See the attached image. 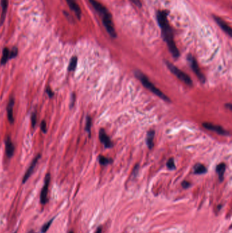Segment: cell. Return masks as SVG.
<instances>
[{
  "instance_id": "obj_24",
  "label": "cell",
  "mask_w": 232,
  "mask_h": 233,
  "mask_svg": "<svg viewBox=\"0 0 232 233\" xmlns=\"http://www.w3.org/2000/svg\"><path fill=\"white\" fill-rule=\"evenodd\" d=\"M10 53L11 59L16 57L18 55V49L16 48V47H13V48L12 49V50L10 51Z\"/></svg>"
},
{
  "instance_id": "obj_19",
  "label": "cell",
  "mask_w": 232,
  "mask_h": 233,
  "mask_svg": "<svg viewBox=\"0 0 232 233\" xmlns=\"http://www.w3.org/2000/svg\"><path fill=\"white\" fill-rule=\"evenodd\" d=\"M77 62H78V58H77V57L74 56V57H72L68 66L69 71H74V70L76 69L77 65Z\"/></svg>"
},
{
  "instance_id": "obj_22",
  "label": "cell",
  "mask_w": 232,
  "mask_h": 233,
  "mask_svg": "<svg viewBox=\"0 0 232 233\" xmlns=\"http://www.w3.org/2000/svg\"><path fill=\"white\" fill-rule=\"evenodd\" d=\"M166 165H167V167L169 170H174V169L176 168L174 160L173 158H170V159H169L167 162V164H166Z\"/></svg>"
},
{
  "instance_id": "obj_6",
  "label": "cell",
  "mask_w": 232,
  "mask_h": 233,
  "mask_svg": "<svg viewBox=\"0 0 232 233\" xmlns=\"http://www.w3.org/2000/svg\"><path fill=\"white\" fill-rule=\"evenodd\" d=\"M50 175L49 173L46 174L44 179V185L42 187L41 194H40V202L42 204H46L48 202V187L50 185Z\"/></svg>"
},
{
  "instance_id": "obj_26",
  "label": "cell",
  "mask_w": 232,
  "mask_h": 233,
  "mask_svg": "<svg viewBox=\"0 0 232 233\" xmlns=\"http://www.w3.org/2000/svg\"><path fill=\"white\" fill-rule=\"evenodd\" d=\"M41 129L42 131L44 133H46V130H47V128H46V123L45 121H42V123H41Z\"/></svg>"
},
{
  "instance_id": "obj_33",
  "label": "cell",
  "mask_w": 232,
  "mask_h": 233,
  "mask_svg": "<svg viewBox=\"0 0 232 233\" xmlns=\"http://www.w3.org/2000/svg\"><path fill=\"white\" fill-rule=\"evenodd\" d=\"M70 233H73V232H70Z\"/></svg>"
},
{
  "instance_id": "obj_7",
  "label": "cell",
  "mask_w": 232,
  "mask_h": 233,
  "mask_svg": "<svg viewBox=\"0 0 232 233\" xmlns=\"http://www.w3.org/2000/svg\"><path fill=\"white\" fill-rule=\"evenodd\" d=\"M40 157H41L40 154H37V156L35 157L34 159H33L32 162L31 163V164H30L29 167L27 170L24 176H23V183H25V182H26V181L28 180V179H29L30 176H31V175H32L33 172H34V171L35 167H36L37 162H38L39 159L40 158Z\"/></svg>"
},
{
  "instance_id": "obj_8",
  "label": "cell",
  "mask_w": 232,
  "mask_h": 233,
  "mask_svg": "<svg viewBox=\"0 0 232 233\" xmlns=\"http://www.w3.org/2000/svg\"><path fill=\"white\" fill-rule=\"evenodd\" d=\"M203 127L206 129H209V130L216 132L219 134V135H229L228 132H227L225 129H224L221 126H216V125H214V124L210 123H203Z\"/></svg>"
},
{
  "instance_id": "obj_15",
  "label": "cell",
  "mask_w": 232,
  "mask_h": 233,
  "mask_svg": "<svg viewBox=\"0 0 232 233\" xmlns=\"http://www.w3.org/2000/svg\"><path fill=\"white\" fill-rule=\"evenodd\" d=\"M225 169H226V165L225 163L219 164L216 168V172L218 173V175H219V181H221V182L223 180V175H224L225 171Z\"/></svg>"
},
{
  "instance_id": "obj_1",
  "label": "cell",
  "mask_w": 232,
  "mask_h": 233,
  "mask_svg": "<svg viewBox=\"0 0 232 233\" xmlns=\"http://www.w3.org/2000/svg\"><path fill=\"white\" fill-rule=\"evenodd\" d=\"M157 19L160 26L164 40L167 43L171 54L174 58L179 57L180 53L175 44L172 27L168 22L167 12L164 10L158 11L157 14Z\"/></svg>"
},
{
  "instance_id": "obj_31",
  "label": "cell",
  "mask_w": 232,
  "mask_h": 233,
  "mask_svg": "<svg viewBox=\"0 0 232 233\" xmlns=\"http://www.w3.org/2000/svg\"><path fill=\"white\" fill-rule=\"evenodd\" d=\"M102 228H101V227L98 228V229H97V231H96V232H95V233H102Z\"/></svg>"
},
{
  "instance_id": "obj_20",
  "label": "cell",
  "mask_w": 232,
  "mask_h": 233,
  "mask_svg": "<svg viewBox=\"0 0 232 233\" xmlns=\"http://www.w3.org/2000/svg\"><path fill=\"white\" fill-rule=\"evenodd\" d=\"M98 159H99L100 164L102 166H106L112 162L111 159L108 158V157L103 156V155H100L99 157H98Z\"/></svg>"
},
{
  "instance_id": "obj_4",
  "label": "cell",
  "mask_w": 232,
  "mask_h": 233,
  "mask_svg": "<svg viewBox=\"0 0 232 233\" xmlns=\"http://www.w3.org/2000/svg\"><path fill=\"white\" fill-rule=\"evenodd\" d=\"M165 64L167 65L168 69L170 70L172 73H173L176 76L182 81V82H184L185 84H187V85L189 86H192L193 85V81L191 79L188 75H187L186 73H184V72H182V70H180L176 66H175L174 64L171 63L169 62H165Z\"/></svg>"
},
{
  "instance_id": "obj_35",
  "label": "cell",
  "mask_w": 232,
  "mask_h": 233,
  "mask_svg": "<svg viewBox=\"0 0 232 233\" xmlns=\"http://www.w3.org/2000/svg\"><path fill=\"white\" fill-rule=\"evenodd\" d=\"M15 233H16V232H15Z\"/></svg>"
},
{
  "instance_id": "obj_14",
  "label": "cell",
  "mask_w": 232,
  "mask_h": 233,
  "mask_svg": "<svg viewBox=\"0 0 232 233\" xmlns=\"http://www.w3.org/2000/svg\"><path fill=\"white\" fill-rule=\"evenodd\" d=\"M154 135H155V132L154 131L151 129V130H149L148 132L147 135H146V144L148 147L149 148V149H152L153 147V140H154Z\"/></svg>"
},
{
  "instance_id": "obj_16",
  "label": "cell",
  "mask_w": 232,
  "mask_h": 233,
  "mask_svg": "<svg viewBox=\"0 0 232 233\" xmlns=\"http://www.w3.org/2000/svg\"><path fill=\"white\" fill-rule=\"evenodd\" d=\"M10 50L8 48H4L3 50V53H2V57L1 59V64L4 65L8 62L9 60H10Z\"/></svg>"
},
{
  "instance_id": "obj_28",
  "label": "cell",
  "mask_w": 232,
  "mask_h": 233,
  "mask_svg": "<svg viewBox=\"0 0 232 233\" xmlns=\"http://www.w3.org/2000/svg\"><path fill=\"white\" fill-rule=\"evenodd\" d=\"M130 1L138 7L142 6V3H141V1H140V0H130Z\"/></svg>"
},
{
  "instance_id": "obj_25",
  "label": "cell",
  "mask_w": 232,
  "mask_h": 233,
  "mask_svg": "<svg viewBox=\"0 0 232 233\" xmlns=\"http://www.w3.org/2000/svg\"><path fill=\"white\" fill-rule=\"evenodd\" d=\"M31 123H32V127L34 128L36 124V112H33L31 115Z\"/></svg>"
},
{
  "instance_id": "obj_9",
  "label": "cell",
  "mask_w": 232,
  "mask_h": 233,
  "mask_svg": "<svg viewBox=\"0 0 232 233\" xmlns=\"http://www.w3.org/2000/svg\"><path fill=\"white\" fill-rule=\"evenodd\" d=\"M214 18L215 21H216L217 23L219 25V27L221 28V29L223 30V31L226 33V34L228 35L229 37H231V29L227 23L221 17L217 16H214Z\"/></svg>"
},
{
  "instance_id": "obj_34",
  "label": "cell",
  "mask_w": 232,
  "mask_h": 233,
  "mask_svg": "<svg viewBox=\"0 0 232 233\" xmlns=\"http://www.w3.org/2000/svg\"><path fill=\"white\" fill-rule=\"evenodd\" d=\"M31 233H34V232H31Z\"/></svg>"
},
{
  "instance_id": "obj_18",
  "label": "cell",
  "mask_w": 232,
  "mask_h": 233,
  "mask_svg": "<svg viewBox=\"0 0 232 233\" xmlns=\"http://www.w3.org/2000/svg\"><path fill=\"white\" fill-rule=\"evenodd\" d=\"M207 172V169L201 164H197L194 166V173L196 175H201L204 174Z\"/></svg>"
},
{
  "instance_id": "obj_17",
  "label": "cell",
  "mask_w": 232,
  "mask_h": 233,
  "mask_svg": "<svg viewBox=\"0 0 232 233\" xmlns=\"http://www.w3.org/2000/svg\"><path fill=\"white\" fill-rule=\"evenodd\" d=\"M1 8H2L1 23H3L4 19H5L6 15L7 12V8H8V0H1Z\"/></svg>"
},
{
  "instance_id": "obj_11",
  "label": "cell",
  "mask_w": 232,
  "mask_h": 233,
  "mask_svg": "<svg viewBox=\"0 0 232 233\" xmlns=\"http://www.w3.org/2000/svg\"><path fill=\"white\" fill-rule=\"evenodd\" d=\"M6 154L7 157H12L13 156L14 153H15V145L12 142V140L10 139V136H7L6 138Z\"/></svg>"
},
{
  "instance_id": "obj_27",
  "label": "cell",
  "mask_w": 232,
  "mask_h": 233,
  "mask_svg": "<svg viewBox=\"0 0 232 233\" xmlns=\"http://www.w3.org/2000/svg\"><path fill=\"white\" fill-rule=\"evenodd\" d=\"M182 187L184 188V189H187V188H189L191 186V183L187 181H184L182 183Z\"/></svg>"
},
{
  "instance_id": "obj_21",
  "label": "cell",
  "mask_w": 232,
  "mask_h": 233,
  "mask_svg": "<svg viewBox=\"0 0 232 233\" xmlns=\"http://www.w3.org/2000/svg\"><path fill=\"white\" fill-rule=\"evenodd\" d=\"M91 124H92V122H91V117L87 116L86 119V125H85V129L87 132L89 134L91 133Z\"/></svg>"
},
{
  "instance_id": "obj_12",
  "label": "cell",
  "mask_w": 232,
  "mask_h": 233,
  "mask_svg": "<svg viewBox=\"0 0 232 233\" xmlns=\"http://www.w3.org/2000/svg\"><path fill=\"white\" fill-rule=\"evenodd\" d=\"M65 1H67V3L68 4L70 9L74 12L75 15H76L77 17L80 19L81 17L82 12L81 10V8H80L79 6L78 5V4L76 3V0H65Z\"/></svg>"
},
{
  "instance_id": "obj_29",
  "label": "cell",
  "mask_w": 232,
  "mask_h": 233,
  "mask_svg": "<svg viewBox=\"0 0 232 233\" xmlns=\"http://www.w3.org/2000/svg\"><path fill=\"white\" fill-rule=\"evenodd\" d=\"M46 92L47 93V94H48V96H49V97H50V98H53V96H54V93L53 92V91L51 90L50 89H49V88L46 89Z\"/></svg>"
},
{
  "instance_id": "obj_2",
  "label": "cell",
  "mask_w": 232,
  "mask_h": 233,
  "mask_svg": "<svg viewBox=\"0 0 232 233\" xmlns=\"http://www.w3.org/2000/svg\"><path fill=\"white\" fill-rule=\"evenodd\" d=\"M89 2L93 8H95V10L102 16L103 24H104L105 29L110 34V36L112 37H116V33L113 21H112L111 14L109 12L108 9L104 5H102L97 0H89Z\"/></svg>"
},
{
  "instance_id": "obj_10",
  "label": "cell",
  "mask_w": 232,
  "mask_h": 233,
  "mask_svg": "<svg viewBox=\"0 0 232 233\" xmlns=\"http://www.w3.org/2000/svg\"><path fill=\"white\" fill-rule=\"evenodd\" d=\"M99 138L101 141V143L105 146V148H112V142L111 140V138H109V136L106 135L104 129H101L100 130L99 134Z\"/></svg>"
},
{
  "instance_id": "obj_32",
  "label": "cell",
  "mask_w": 232,
  "mask_h": 233,
  "mask_svg": "<svg viewBox=\"0 0 232 233\" xmlns=\"http://www.w3.org/2000/svg\"><path fill=\"white\" fill-rule=\"evenodd\" d=\"M226 107H229V109H230L231 110L232 109V106H231V104H226Z\"/></svg>"
},
{
  "instance_id": "obj_5",
  "label": "cell",
  "mask_w": 232,
  "mask_h": 233,
  "mask_svg": "<svg viewBox=\"0 0 232 233\" xmlns=\"http://www.w3.org/2000/svg\"><path fill=\"white\" fill-rule=\"evenodd\" d=\"M187 60H188L190 65H191L192 70H193L194 73H195V74H196V76H198L199 80H200V81L202 83H204L205 81H206L205 76H203V74L201 72L200 68H199V65L198 64V62H197L195 59L194 58V57H193V56H192L191 55H188Z\"/></svg>"
},
{
  "instance_id": "obj_23",
  "label": "cell",
  "mask_w": 232,
  "mask_h": 233,
  "mask_svg": "<svg viewBox=\"0 0 232 233\" xmlns=\"http://www.w3.org/2000/svg\"><path fill=\"white\" fill-rule=\"evenodd\" d=\"M53 220H54V218H53L52 220H50V221H49V222H48L47 223H45V224H44L43 226H42V230H41L42 233H45L46 231H47V230H48V228H50L51 223H52Z\"/></svg>"
},
{
  "instance_id": "obj_13",
  "label": "cell",
  "mask_w": 232,
  "mask_h": 233,
  "mask_svg": "<svg viewBox=\"0 0 232 233\" xmlns=\"http://www.w3.org/2000/svg\"><path fill=\"white\" fill-rule=\"evenodd\" d=\"M14 105H15V100L14 98H10L9 103L7 107V115H8V119L9 121L11 123H14L15 119H14V115H13V109H14Z\"/></svg>"
},
{
  "instance_id": "obj_3",
  "label": "cell",
  "mask_w": 232,
  "mask_h": 233,
  "mask_svg": "<svg viewBox=\"0 0 232 233\" xmlns=\"http://www.w3.org/2000/svg\"><path fill=\"white\" fill-rule=\"evenodd\" d=\"M134 74L135 76L141 81V83H142L143 85H144V87L151 91L154 95L158 96L159 98H161L164 101H165V102H170V98H169L168 96H166V95H165L162 91H161L159 89L157 88L142 72L139 71V70H135Z\"/></svg>"
},
{
  "instance_id": "obj_30",
  "label": "cell",
  "mask_w": 232,
  "mask_h": 233,
  "mask_svg": "<svg viewBox=\"0 0 232 233\" xmlns=\"http://www.w3.org/2000/svg\"><path fill=\"white\" fill-rule=\"evenodd\" d=\"M75 100H76V96H75V94L73 93L72 96V101H71V104H70V107H73V106L75 102Z\"/></svg>"
}]
</instances>
